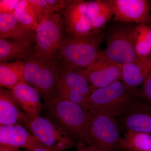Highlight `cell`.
Wrapping results in <instances>:
<instances>
[{"instance_id": "1", "label": "cell", "mask_w": 151, "mask_h": 151, "mask_svg": "<svg viewBox=\"0 0 151 151\" xmlns=\"http://www.w3.org/2000/svg\"><path fill=\"white\" fill-rule=\"evenodd\" d=\"M103 32L85 37L66 34L55 58L61 67L85 69L91 66L102 55Z\"/></svg>"}, {"instance_id": "2", "label": "cell", "mask_w": 151, "mask_h": 151, "mask_svg": "<svg viewBox=\"0 0 151 151\" xmlns=\"http://www.w3.org/2000/svg\"><path fill=\"white\" fill-rule=\"evenodd\" d=\"M49 118L78 142L92 145L89 135V109L69 100L55 97L44 102Z\"/></svg>"}, {"instance_id": "3", "label": "cell", "mask_w": 151, "mask_h": 151, "mask_svg": "<svg viewBox=\"0 0 151 151\" xmlns=\"http://www.w3.org/2000/svg\"><path fill=\"white\" fill-rule=\"evenodd\" d=\"M137 89L119 80L92 90L86 102V108L113 117L126 115L137 102Z\"/></svg>"}, {"instance_id": "4", "label": "cell", "mask_w": 151, "mask_h": 151, "mask_svg": "<svg viewBox=\"0 0 151 151\" xmlns=\"http://www.w3.org/2000/svg\"><path fill=\"white\" fill-rule=\"evenodd\" d=\"M137 24L114 21L103 31L106 48L103 56L122 65L138 58L134 43V31Z\"/></svg>"}, {"instance_id": "5", "label": "cell", "mask_w": 151, "mask_h": 151, "mask_svg": "<svg viewBox=\"0 0 151 151\" xmlns=\"http://www.w3.org/2000/svg\"><path fill=\"white\" fill-rule=\"evenodd\" d=\"M60 66L55 58L45 60L34 55L25 61L24 81L35 88L44 102L56 96Z\"/></svg>"}, {"instance_id": "6", "label": "cell", "mask_w": 151, "mask_h": 151, "mask_svg": "<svg viewBox=\"0 0 151 151\" xmlns=\"http://www.w3.org/2000/svg\"><path fill=\"white\" fill-rule=\"evenodd\" d=\"M25 125L42 145L52 150L63 151L77 145V141L49 117L40 115L29 119Z\"/></svg>"}, {"instance_id": "7", "label": "cell", "mask_w": 151, "mask_h": 151, "mask_svg": "<svg viewBox=\"0 0 151 151\" xmlns=\"http://www.w3.org/2000/svg\"><path fill=\"white\" fill-rule=\"evenodd\" d=\"M65 36V26L61 14H52L46 21L39 25L34 55L45 60L55 58Z\"/></svg>"}, {"instance_id": "8", "label": "cell", "mask_w": 151, "mask_h": 151, "mask_svg": "<svg viewBox=\"0 0 151 151\" xmlns=\"http://www.w3.org/2000/svg\"><path fill=\"white\" fill-rule=\"evenodd\" d=\"M89 111V135L92 145L99 151L121 150L122 137L116 119L93 110Z\"/></svg>"}, {"instance_id": "9", "label": "cell", "mask_w": 151, "mask_h": 151, "mask_svg": "<svg viewBox=\"0 0 151 151\" xmlns=\"http://www.w3.org/2000/svg\"><path fill=\"white\" fill-rule=\"evenodd\" d=\"M92 91L89 81L81 69L60 66L56 97L86 107V100Z\"/></svg>"}, {"instance_id": "10", "label": "cell", "mask_w": 151, "mask_h": 151, "mask_svg": "<svg viewBox=\"0 0 151 151\" xmlns=\"http://www.w3.org/2000/svg\"><path fill=\"white\" fill-rule=\"evenodd\" d=\"M65 26V34L76 36H88L94 34L87 13V2L73 0L60 12Z\"/></svg>"}, {"instance_id": "11", "label": "cell", "mask_w": 151, "mask_h": 151, "mask_svg": "<svg viewBox=\"0 0 151 151\" xmlns=\"http://www.w3.org/2000/svg\"><path fill=\"white\" fill-rule=\"evenodd\" d=\"M114 21L134 24H147L150 20V2L146 0H111Z\"/></svg>"}, {"instance_id": "12", "label": "cell", "mask_w": 151, "mask_h": 151, "mask_svg": "<svg viewBox=\"0 0 151 151\" xmlns=\"http://www.w3.org/2000/svg\"><path fill=\"white\" fill-rule=\"evenodd\" d=\"M81 69L92 90L108 86L115 81H121L122 79V65L109 60L102 53L90 67Z\"/></svg>"}, {"instance_id": "13", "label": "cell", "mask_w": 151, "mask_h": 151, "mask_svg": "<svg viewBox=\"0 0 151 151\" xmlns=\"http://www.w3.org/2000/svg\"><path fill=\"white\" fill-rule=\"evenodd\" d=\"M40 145H43L31 132L19 123L0 126V146L29 150Z\"/></svg>"}, {"instance_id": "14", "label": "cell", "mask_w": 151, "mask_h": 151, "mask_svg": "<svg viewBox=\"0 0 151 151\" xmlns=\"http://www.w3.org/2000/svg\"><path fill=\"white\" fill-rule=\"evenodd\" d=\"M120 118L121 123L126 132L151 134L150 103L138 97L132 109Z\"/></svg>"}, {"instance_id": "15", "label": "cell", "mask_w": 151, "mask_h": 151, "mask_svg": "<svg viewBox=\"0 0 151 151\" xmlns=\"http://www.w3.org/2000/svg\"><path fill=\"white\" fill-rule=\"evenodd\" d=\"M11 91L15 100L29 119L40 116L42 105L40 94L35 88L23 81L14 86Z\"/></svg>"}, {"instance_id": "16", "label": "cell", "mask_w": 151, "mask_h": 151, "mask_svg": "<svg viewBox=\"0 0 151 151\" xmlns=\"http://www.w3.org/2000/svg\"><path fill=\"white\" fill-rule=\"evenodd\" d=\"M36 31L28 29L14 15L0 14V38H11L21 41L35 47Z\"/></svg>"}, {"instance_id": "17", "label": "cell", "mask_w": 151, "mask_h": 151, "mask_svg": "<svg viewBox=\"0 0 151 151\" xmlns=\"http://www.w3.org/2000/svg\"><path fill=\"white\" fill-rule=\"evenodd\" d=\"M27 115L23 113L11 90L0 89V126H8L19 123L26 124Z\"/></svg>"}, {"instance_id": "18", "label": "cell", "mask_w": 151, "mask_h": 151, "mask_svg": "<svg viewBox=\"0 0 151 151\" xmlns=\"http://www.w3.org/2000/svg\"><path fill=\"white\" fill-rule=\"evenodd\" d=\"M151 71V57H138L132 62L122 65L121 81L132 89L142 85Z\"/></svg>"}, {"instance_id": "19", "label": "cell", "mask_w": 151, "mask_h": 151, "mask_svg": "<svg viewBox=\"0 0 151 151\" xmlns=\"http://www.w3.org/2000/svg\"><path fill=\"white\" fill-rule=\"evenodd\" d=\"M87 2V13L93 32H103L114 12L111 0H92Z\"/></svg>"}, {"instance_id": "20", "label": "cell", "mask_w": 151, "mask_h": 151, "mask_svg": "<svg viewBox=\"0 0 151 151\" xmlns=\"http://www.w3.org/2000/svg\"><path fill=\"white\" fill-rule=\"evenodd\" d=\"M35 47L11 38H0V62L26 61L33 56Z\"/></svg>"}, {"instance_id": "21", "label": "cell", "mask_w": 151, "mask_h": 151, "mask_svg": "<svg viewBox=\"0 0 151 151\" xmlns=\"http://www.w3.org/2000/svg\"><path fill=\"white\" fill-rule=\"evenodd\" d=\"M24 61L0 63L1 87L11 90L24 81Z\"/></svg>"}, {"instance_id": "22", "label": "cell", "mask_w": 151, "mask_h": 151, "mask_svg": "<svg viewBox=\"0 0 151 151\" xmlns=\"http://www.w3.org/2000/svg\"><path fill=\"white\" fill-rule=\"evenodd\" d=\"M120 150L127 151H151V134L127 131L122 137Z\"/></svg>"}, {"instance_id": "23", "label": "cell", "mask_w": 151, "mask_h": 151, "mask_svg": "<svg viewBox=\"0 0 151 151\" xmlns=\"http://www.w3.org/2000/svg\"><path fill=\"white\" fill-rule=\"evenodd\" d=\"M134 43L138 57H151V27L147 24H136L134 31Z\"/></svg>"}, {"instance_id": "24", "label": "cell", "mask_w": 151, "mask_h": 151, "mask_svg": "<svg viewBox=\"0 0 151 151\" xmlns=\"http://www.w3.org/2000/svg\"><path fill=\"white\" fill-rule=\"evenodd\" d=\"M14 16L25 27L36 31L39 26L37 18L27 0H19Z\"/></svg>"}, {"instance_id": "25", "label": "cell", "mask_w": 151, "mask_h": 151, "mask_svg": "<svg viewBox=\"0 0 151 151\" xmlns=\"http://www.w3.org/2000/svg\"><path fill=\"white\" fill-rule=\"evenodd\" d=\"M27 1L33 9L39 25L45 22L54 14L51 6L46 1V0Z\"/></svg>"}, {"instance_id": "26", "label": "cell", "mask_w": 151, "mask_h": 151, "mask_svg": "<svg viewBox=\"0 0 151 151\" xmlns=\"http://www.w3.org/2000/svg\"><path fill=\"white\" fill-rule=\"evenodd\" d=\"M137 95L138 98L151 104V71L142 86L137 89Z\"/></svg>"}, {"instance_id": "27", "label": "cell", "mask_w": 151, "mask_h": 151, "mask_svg": "<svg viewBox=\"0 0 151 151\" xmlns=\"http://www.w3.org/2000/svg\"><path fill=\"white\" fill-rule=\"evenodd\" d=\"M19 0H1L0 14L14 15Z\"/></svg>"}, {"instance_id": "28", "label": "cell", "mask_w": 151, "mask_h": 151, "mask_svg": "<svg viewBox=\"0 0 151 151\" xmlns=\"http://www.w3.org/2000/svg\"><path fill=\"white\" fill-rule=\"evenodd\" d=\"M73 0H46L53 13H60L72 2Z\"/></svg>"}, {"instance_id": "29", "label": "cell", "mask_w": 151, "mask_h": 151, "mask_svg": "<svg viewBox=\"0 0 151 151\" xmlns=\"http://www.w3.org/2000/svg\"><path fill=\"white\" fill-rule=\"evenodd\" d=\"M76 151H99L93 145H86L82 142H78L76 145Z\"/></svg>"}, {"instance_id": "30", "label": "cell", "mask_w": 151, "mask_h": 151, "mask_svg": "<svg viewBox=\"0 0 151 151\" xmlns=\"http://www.w3.org/2000/svg\"><path fill=\"white\" fill-rule=\"evenodd\" d=\"M27 151H54L50 149L47 148L46 147L43 145H40L36 147L32 150H29Z\"/></svg>"}, {"instance_id": "31", "label": "cell", "mask_w": 151, "mask_h": 151, "mask_svg": "<svg viewBox=\"0 0 151 151\" xmlns=\"http://www.w3.org/2000/svg\"><path fill=\"white\" fill-rule=\"evenodd\" d=\"M0 151H19V149L6 147V146H0Z\"/></svg>"}, {"instance_id": "32", "label": "cell", "mask_w": 151, "mask_h": 151, "mask_svg": "<svg viewBox=\"0 0 151 151\" xmlns=\"http://www.w3.org/2000/svg\"><path fill=\"white\" fill-rule=\"evenodd\" d=\"M150 3L151 4V1H150Z\"/></svg>"}, {"instance_id": "33", "label": "cell", "mask_w": 151, "mask_h": 151, "mask_svg": "<svg viewBox=\"0 0 151 151\" xmlns=\"http://www.w3.org/2000/svg\"></svg>"}]
</instances>
